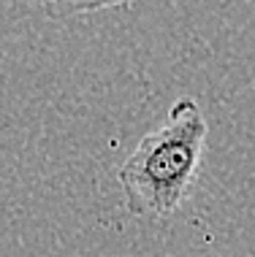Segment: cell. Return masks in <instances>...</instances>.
I'll use <instances>...</instances> for the list:
<instances>
[{"instance_id": "1", "label": "cell", "mask_w": 255, "mask_h": 257, "mask_svg": "<svg viewBox=\"0 0 255 257\" xmlns=\"http://www.w3.org/2000/svg\"><path fill=\"white\" fill-rule=\"evenodd\" d=\"M206 119L196 98H179L166 122L147 133L120 168L125 208L133 217H168L188 198L204 160Z\"/></svg>"}, {"instance_id": "2", "label": "cell", "mask_w": 255, "mask_h": 257, "mask_svg": "<svg viewBox=\"0 0 255 257\" xmlns=\"http://www.w3.org/2000/svg\"><path fill=\"white\" fill-rule=\"evenodd\" d=\"M52 17H79V14H93L103 9H120L133 0H33Z\"/></svg>"}]
</instances>
